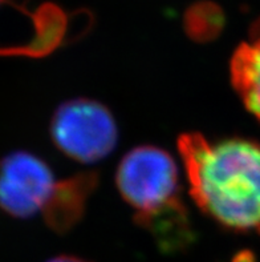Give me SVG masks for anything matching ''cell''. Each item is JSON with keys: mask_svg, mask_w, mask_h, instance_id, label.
<instances>
[{"mask_svg": "<svg viewBox=\"0 0 260 262\" xmlns=\"http://www.w3.org/2000/svg\"><path fill=\"white\" fill-rule=\"evenodd\" d=\"M97 180L96 173L84 172L57 181L41 212L46 225L53 232H69L79 223L85 212L89 196L97 186Z\"/></svg>", "mask_w": 260, "mask_h": 262, "instance_id": "obj_5", "label": "cell"}, {"mask_svg": "<svg viewBox=\"0 0 260 262\" xmlns=\"http://www.w3.org/2000/svg\"><path fill=\"white\" fill-rule=\"evenodd\" d=\"M230 73L244 106L260 121V19L251 27L247 41L235 51Z\"/></svg>", "mask_w": 260, "mask_h": 262, "instance_id": "obj_6", "label": "cell"}, {"mask_svg": "<svg viewBox=\"0 0 260 262\" xmlns=\"http://www.w3.org/2000/svg\"><path fill=\"white\" fill-rule=\"evenodd\" d=\"M53 143L69 159L92 164L105 159L117 143V125L106 106L89 99L60 105L51 121Z\"/></svg>", "mask_w": 260, "mask_h": 262, "instance_id": "obj_3", "label": "cell"}, {"mask_svg": "<svg viewBox=\"0 0 260 262\" xmlns=\"http://www.w3.org/2000/svg\"><path fill=\"white\" fill-rule=\"evenodd\" d=\"M0 3H3V0H0Z\"/></svg>", "mask_w": 260, "mask_h": 262, "instance_id": "obj_10", "label": "cell"}, {"mask_svg": "<svg viewBox=\"0 0 260 262\" xmlns=\"http://www.w3.org/2000/svg\"><path fill=\"white\" fill-rule=\"evenodd\" d=\"M184 31L199 43L217 39L226 24L223 10L214 2L202 0L190 6L184 12Z\"/></svg>", "mask_w": 260, "mask_h": 262, "instance_id": "obj_7", "label": "cell"}, {"mask_svg": "<svg viewBox=\"0 0 260 262\" xmlns=\"http://www.w3.org/2000/svg\"><path fill=\"white\" fill-rule=\"evenodd\" d=\"M115 184L162 252L174 253L194 243L187 208L181 197L178 166L170 153L157 146H137L121 160Z\"/></svg>", "mask_w": 260, "mask_h": 262, "instance_id": "obj_2", "label": "cell"}, {"mask_svg": "<svg viewBox=\"0 0 260 262\" xmlns=\"http://www.w3.org/2000/svg\"><path fill=\"white\" fill-rule=\"evenodd\" d=\"M178 152L202 212L230 230L260 234V143L193 132L178 139Z\"/></svg>", "mask_w": 260, "mask_h": 262, "instance_id": "obj_1", "label": "cell"}, {"mask_svg": "<svg viewBox=\"0 0 260 262\" xmlns=\"http://www.w3.org/2000/svg\"><path fill=\"white\" fill-rule=\"evenodd\" d=\"M232 262H255V257L250 252H242L234 257Z\"/></svg>", "mask_w": 260, "mask_h": 262, "instance_id": "obj_8", "label": "cell"}, {"mask_svg": "<svg viewBox=\"0 0 260 262\" xmlns=\"http://www.w3.org/2000/svg\"><path fill=\"white\" fill-rule=\"evenodd\" d=\"M48 262H89V261H86V259H83V258H79V257H75V256H59L50 259Z\"/></svg>", "mask_w": 260, "mask_h": 262, "instance_id": "obj_9", "label": "cell"}, {"mask_svg": "<svg viewBox=\"0 0 260 262\" xmlns=\"http://www.w3.org/2000/svg\"><path fill=\"white\" fill-rule=\"evenodd\" d=\"M56 181L45 161L17 150L0 160V209L27 219L43 212Z\"/></svg>", "mask_w": 260, "mask_h": 262, "instance_id": "obj_4", "label": "cell"}]
</instances>
